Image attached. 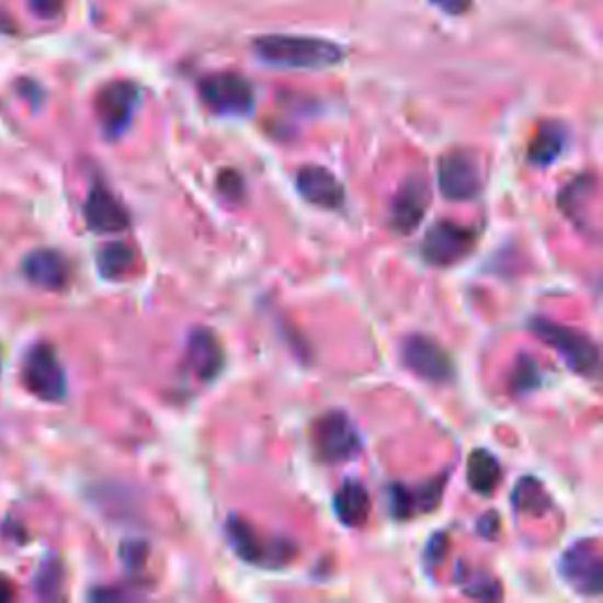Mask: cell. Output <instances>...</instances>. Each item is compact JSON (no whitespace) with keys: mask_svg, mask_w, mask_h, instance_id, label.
<instances>
[{"mask_svg":"<svg viewBox=\"0 0 603 603\" xmlns=\"http://www.w3.org/2000/svg\"><path fill=\"white\" fill-rule=\"evenodd\" d=\"M22 377L26 389L41 401L57 403L67 396V373L50 344H36L24 359Z\"/></svg>","mask_w":603,"mask_h":603,"instance_id":"10","label":"cell"},{"mask_svg":"<svg viewBox=\"0 0 603 603\" xmlns=\"http://www.w3.org/2000/svg\"><path fill=\"white\" fill-rule=\"evenodd\" d=\"M12 596H14L12 582L5 576H0V601H10Z\"/></svg>","mask_w":603,"mask_h":603,"instance_id":"32","label":"cell"},{"mask_svg":"<svg viewBox=\"0 0 603 603\" xmlns=\"http://www.w3.org/2000/svg\"><path fill=\"white\" fill-rule=\"evenodd\" d=\"M439 192L446 201H471L479 196L483 186L481 166L467 149H451L439 158L436 170Z\"/></svg>","mask_w":603,"mask_h":603,"instance_id":"7","label":"cell"},{"mask_svg":"<svg viewBox=\"0 0 603 603\" xmlns=\"http://www.w3.org/2000/svg\"><path fill=\"white\" fill-rule=\"evenodd\" d=\"M186 368L196 375L201 383L213 379L225 371V346L211 328H196L186 338Z\"/></svg>","mask_w":603,"mask_h":603,"instance_id":"15","label":"cell"},{"mask_svg":"<svg viewBox=\"0 0 603 603\" xmlns=\"http://www.w3.org/2000/svg\"><path fill=\"white\" fill-rule=\"evenodd\" d=\"M29 3V10L36 14V18L41 20H55L61 14V10H65V3L67 0H26Z\"/></svg>","mask_w":603,"mask_h":603,"instance_id":"29","label":"cell"},{"mask_svg":"<svg viewBox=\"0 0 603 603\" xmlns=\"http://www.w3.org/2000/svg\"><path fill=\"white\" fill-rule=\"evenodd\" d=\"M561 580L582 596H599L603 587V561L596 539H578L559 559Z\"/></svg>","mask_w":603,"mask_h":603,"instance_id":"9","label":"cell"},{"mask_svg":"<svg viewBox=\"0 0 603 603\" xmlns=\"http://www.w3.org/2000/svg\"><path fill=\"white\" fill-rule=\"evenodd\" d=\"M512 504L519 514H531V516H543L551 510V500L547 496L545 486L539 483L533 476H523L516 481L512 490Z\"/></svg>","mask_w":603,"mask_h":603,"instance_id":"23","label":"cell"},{"mask_svg":"<svg viewBox=\"0 0 603 603\" xmlns=\"http://www.w3.org/2000/svg\"><path fill=\"white\" fill-rule=\"evenodd\" d=\"M252 53H255L262 65L285 71L332 69L346 57V50L335 41L295 34L260 36L252 41Z\"/></svg>","mask_w":603,"mask_h":603,"instance_id":"1","label":"cell"},{"mask_svg":"<svg viewBox=\"0 0 603 603\" xmlns=\"http://www.w3.org/2000/svg\"><path fill=\"white\" fill-rule=\"evenodd\" d=\"M83 215L90 231L94 234H118L130 227V215L123 203L109 192L106 186L94 184L83 205Z\"/></svg>","mask_w":603,"mask_h":603,"instance_id":"16","label":"cell"},{"mask_svg":"<svg viewBox=\"0 0 603 603\" xmlns=\"http://www.w3.org/2000/svg\"><path fill=\"white\" fill-rule=\"evenodd\" d=\"M133 266H135V250L121 241L106 243L98 252V269L100 274L109 281H118L123 276H128L133 272Z\"/></svg>","mask_w":603,"mask_h":603,"instance_id":"24","label":"cell"},{"mask_svg":"<svg viewBox=\"0 0 603 603\" xmlns=\"http://www.w3.org/2000/svg\"><path fill=\"white\" fill-rule=\"evenodd\" d=\"M198 98L215 116L243 118L255 109V88L248 78L234 71H219L201 78Z\"/></svg>","mask_w":603,"mask_h":603,"instance_id":"4","label":"cell"},{"mask_svg":"<svg viewBox=\"0 0 603 603\" xmlns=\"http://www.w3.org/2000/svg\"><path fill=\"white\" fill-rule=\"evenodd\" d=\"M399 356L403 366L424 383L432 385H446L455 375V366L451 354L443 349L436 340L420 335L403 338L399 346Z\"/></svg>","mask_w":603,"mask_h":603,"instance_id":"8","label":"cell"},{"mask_svg":"<svg viewBox=\"0 0 603 603\" xmlns=\"http://www.w3.org/2000/svg\"><path fill=\"white\" fill-rule=\"evenodd\" d=\"M229 545L236 551V557L260 566V568H281L288 564L295 554L297 545L285 537H266L250 526L241 516H231L225 526Z\"/></svg>","mask_w":603,"mask_h":603,"instance_id":"3","label":"cell"},{"mask_svg":"<svg viewBox=\"0 0 603 603\" xmlns=\"http://www.w3.org/2000/svg\"><path fill=\"white\" fill-rule=\"evenodd\" d=\"M476 246V231L457 225L451 219H441L424 234L420 252L426 264L432 266H453L463 262Z\"/></svg>","mask_w":603,"mask_h":603,"instance_id":"11","label":"cell"},{"mask_svg":"<svg viewBox=\"0 0 603 603\" xmlns=\"http://www.w3.org/2000/svg\"><path fill=\"white\" fill-rule=\"evenodd\" d=\"M448 554V535L446 533H436L430 537L424 549V566L426 568H436Z\"/></svg>","mask_w":603,"mask_h":603,"instance_id":"28","label":"cell"},{"mask_svg":"<svg viewBox=\"0 0 603 603\" xmlns=\"http://www.w3.org/2000/svg\"><path fill=\"white\" fill-rule=\"evenodd\" d=\"M332 510H335L338 521H342L344 526H349V528L363 526L371 514L368 488L363 486L359 479H346L338 488L335 498H332Z\"/></svg>","mask_w":603,"mask_h":603,"instance_id":"19","label":"cell"},{"mask_svg":"<svg viewBox=\"0 0 603 603\" xmlns=\"http://www.w3.org/2000/svg\"><path fill=\"white\" fill-rule=\"evenodd\" d=\"M432 189L422 178H408L389 205V227L396 234H412L430 211Z\"/></svg>","mask_w":603,"mask_h":603,"instance_id":"13","label":"cell"},{"mask_svg":"<svg viewBox=\"0 0 603 603\" xmlns=\"http://www.w3.org/2000/svg\"><path fill=\"white\" fill-rule=\"evenodd\" d=\"M22 274L38 288L57 293L69 285V262L59 252L41 248L22 260Z\"/></svg>","mask_w":603,"mask_h":603,"instance_id":"17","label":"cell"},{"mask_svg":"<svg viewBox=\"0 0 603 603\" xmlns=\"http://www.w3.org/2000/svg\"><path fill=\"white\" fill-rule=\"evenodd\" d=\"M432 5H436L441 12L453 14V18H459V14H467L471 8V0H430Z\"/></svg>","mask_w":603,"mask_h":603,"instance_id":"31","label":"cell"},{"mask_svg":"<svg viewBox=\"0 0 603 603\" xmlns=\"http://www.w3.org/2000/svg\"><path fill=\"white\" fill-rule=\"evenodd\" d=\"M61 582V568H59V564L57 561H53V564H43V568H41V573H38V578H36V590H38V594L41 596H45V599H53V596H57V592H59V584Z\"/></svg>","mask_w":603,"mask_h":603,"instance_id":"27","label":"cell"},{"mask_svg":"<svg viewBox=\"0 0 603 603\" xmlns=\"http://www.w3.org/2000/svg\"><path fill=\"white\" fill-rule=\"evenodd\" d=\"M531 332L539 342L551 346L573 373L582 377L599 375V346L587 332L551 319H539V316L531 321Z\"/></svg>","mask_w":603,"mask_h":603,"instance_id":"2","label":"cell"},{"mask_svg":"<svg viewBox=\"0 0 603 603\" xmlns=\"http://www.w3.org/2000/svg\"><path fill=\"white\" fill-rule=\"evenodd\" d=\"M297 194L309 205L323 211H340L344 205L342 182L323 166H302L295 174Z\"/></svg>","mask_w":603,"mask_h":603,"instance_id":"14","label":"cell"},{"mask_svg":"<svg viewBox=\"0 0 603 603\" xmlns=\"http://www.w3.org/2000/svg\"><path fill=\"white\" fill-rule=\"evenodd\" d=\"M141 102V92L130 81L106 83L94 100L100 128L106 139H118L130 130Z\"/></svg>","mask_w":603,"mask_h":603,"instance_id":"6","label":"cell"},{"mask_svg":"<svg viewBox=\"0 0 603 603\" xmlns=\"http://www.w3.org/2000/svg\"><path fill=\"white\" fill-rule=\"evenodd\" d=\"M311 446L326 465H340L359 455L361 434L354 420L342 410H330L311 424Z\"/></svg>","mask_w":603,"mask_h":603,"instance_id":"5","label":"cell"},{"mask_svg":"<svg viewBox=\"0 0 603 603\" xmlns=\"http://www.w3.org/2000/svg\"><path fill=\"white\" fill-rule=\"evenodd\" d=\"M568 145V128L561 121H545L537 125L526 158L533 168H549L559 161Z\"/></svg>","mask_w":603,"mask_h":603,"instance_id":"18","label":"cell"},{"mask_svg":"<svg viewBox=\"0 0 603 603\" xmlns=\"http://www.w3.org/2000/svg\"><path fill=\"white\" fill-rule=\"evenodd\" d=\"M118 557L128 570H139L141 566L147 564L149 545L145 543V539H125V543L121 545Z\"/></svg>","mask_w":603,"mask_h":603,"instance_id":"26","label":"cell"},{"mask_svg":"<svg viewBox=\"0 0 603 603\" xmlns=\"http://www.w3.org/2000/svg\"><path fill=\"white\" fill-rule=\"evenodd\" d=\"M502 481V467L500 459L486 451V448H476L469 459H467V483L479 496H493L496 488Z\"/></svg>","mask_w":603,"mask_h":603,"instance_id":"20","label":"cell"},{"mask_svg":"<svg viewBox=\"0 0 603 603\" xmlns=\"http://www.w3.org/2000/svg\"><path fill=\"white\" fill-rule=\"evenodd\" d=\"M448 471H443L422 483H391L387 490L389 512L396 521H408L412 516L432 514L443 500Z\"/></svg>","mask_w":603,"mask_h":603,"instance_id":"12","label":"cell"},{"mask_svg":"<svg viewBox=\"0 0 603 603\" xmlns=\"http://www.w3.org/2000/svg\"><path fill=\"white\" fill-rule=\"evenodd\" d=\"M539 385H543V373H539L537 363L531 356H519L516 366L512 368V375H510L512 394H516V396L531 394Z\"/></svg>","mask_w":603,"mask_h":603,"instance_id":"25","label":"cell"},{"mask_svg":"<svg viewBox=\"0 0 603 603\" xmlns=\"http://www.w3.org/2000/svg\"><path fill=\"white\" fill-rule=\"evenodd\" d=\"M500 528H502V523H500V514L498 512H486L479 523H476V531H479V535L483 539H496L500 535Z\"/></svg>","mask_w":603,"mask_h":603,"instance_id":"30","label":"cell"},{"mask_svg":"<svg viewBox=\"0 0 603 603\" xmlns=\"http://www.w3.org/2000/svg\"><path fill=\"white\" fill-rule=\"evenodd\" d=\"M455 582L463 594L476 601H496L502 596V584L493 573H488L483 568L467 566L465 561H459L455 568Z\"/></svg>","mask_w":603,"mask_h":603,"instance_id":"21","label":"cell"},{"mask_svg":"<svg viewBox=\"0 0 603 603\" xmlns=\"http://www.w3.org/2000/svg\"><path fill=\"white\" fill-rule=\"evenodd\" d=\"M594 189H596V182L592 174H580V178L568 182L561 189L559 208L570 221H576L578 227H587L582 219V213L587 211V205H590V198L594 196Z\"/></svg>","mask_w":603,"mask_h":603,"instance_id":"22","label":"cell"}]
</instances>
